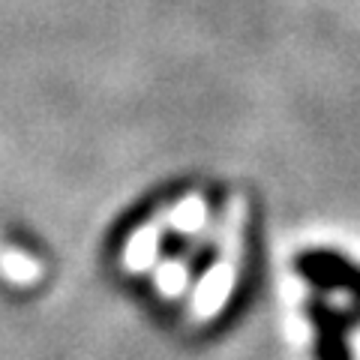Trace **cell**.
<instances>
[{
    "label": "cell",
    "instance_id": "obj_1",
    "mask_svg": "<svg viewBox=\"0 0 360 360\" xmlns=\"http://www.w3.org/2000/svg\"><path fill=\"white\" fill-rule=\"evenodd\" d=\"M0 274L15 285H30V283L39 279L42 270L37 264V258H30L25 252H18V250H4L0 252Z\"/></svg>",
    "mask_w": 360,
    "mask_h": 360
}]
</instances>
